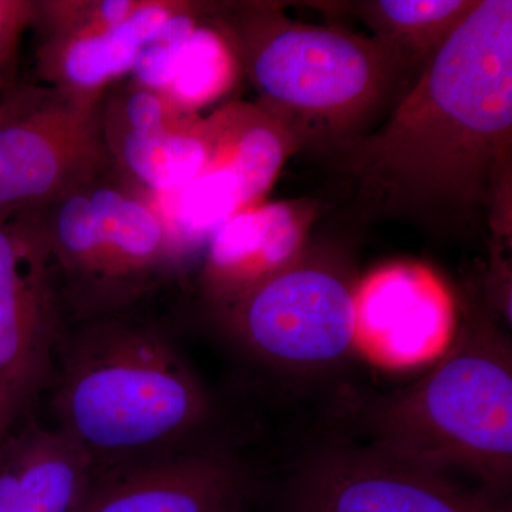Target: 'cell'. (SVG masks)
Masks as SVG:
<instances>
[{"instance_id":"cell-8","label":"cell","mask_w":512,"mask_h":512,"mask_svg":"<svg viewBox=\"0 0 512 512\" xmlns=\"http://www.w3.org/2000/svg\"><path fill=\"white\" fill-rule=\"evenodd\" d=\"M56 279L39 212L0 220V402L15 423L52 377L63 336Z\"/></svg>"},{"instance_id":"cell-12","label":"cell","mask_w":512,"mask_h":512,"mask_svg":"<svg viewBox=\"0 0 512 512\" xmlns=\"http://www.w3.org/2000/svg\"><path fill=\"white\" fill-rule=\"evenodd\" d=\"M311 211L295 202H256L221 225L207 242L205 281L222 305L299 258Z\"/></svg>"},{"instance_id":"cell-4","label":"cell","mask_w":512,"mask_h":512,"mask_svg":"<svg viewBox=\"0 0 512 512\" xmlns=\"http://www.w3.org/2000/svg\"><path fill=\"white\" fill-rule=\"evenodd\" d=\"M215 23L231 40L264 109L298 151L335 157L367 136L416 82L420 67L376 37L295 22L279 6H224Z\"/></svg>"},{"instance_id":"cell-19","label":"cell","mask_w":512,"mask_h":512,"mask_svg":"<svg viewBox=\"0 0 512 512\" xmlns=\"http://www.w3.org/2000/svg\"><path fill=\"white\" fill-rule=\"evenodd\" d=\"M15 424L16 423L12 420V417H10L9 413L6 412L5 406L0 402V441H2L3 437L6 436V433H8Z\"/></svg>"},{"instance_id":"cell-6","label":"cell","mask_w":512,"mask_h":512,"mask_svg":"<svg viewBox=\"0 0 512 512\" xmlns=\"http://www.w3.org/2000/svg\"><path fill=\"white\" fill-rule=\"evenodd\" d=\"M274 512H512V507L511 500L336 430L289 461Z\"/></svg>"},{"instance_id":"cell-20","label":"cell","mask_w":512,"mask_h":512,"mask_svg":"<svg viewBox=\"0 0 512 512\" xmlns=\"http://www.w3.org/2000/svg\"><path fill=\"white\" fill-rule=\"evenodd\" d=\"M3 69H0V92H2V86H3V83H2V72Z\"/></svg>"},{"instance_id":"cell-18","label":"cell","mask_w":512,"mask_h":512,"mask_svg":"<svg viewBox=\"0 0 512 512\" xmlns=\"http://www.w3.org/2000/svg\"><path fill=\"white\" fill-rule=\"evenodd\" d=\"M35 2L0 0V69L15 52L20 36L36 22Z\"/></svg>"},{"instance_id":"cell-1","label":"cell","mask_w":512,"mask_h":512,"mask_svg":"<svg viewBox=\"0 0 512 512\" xmlns=\"http://www.w3.org/2000/svg\"><path fill=\"white\" fill-rule=\"evenodd\" d=\"M512 2L476 8L367 136L330 158L359 220L476 237L507 214Z\"/></svg>"},{"instance_id":"cell-9","label":"cell","mask_w":512,"mask_h":512,"mask_svg":"<svg viewBox=\"0 0 512 512\" xmlns=\"http://www.w3.org/2000/svg\"><path fill=\"white\" fill-rule=\"evenodd\" d=\"M259 488L244 457L207 441L94 471L77 512H248Z\"/></svg>"},{"instance_id":"cell-5","label":"cell","mask_w":512,"mask_h":512,"mask_svg":"<svg viewBox=\"0 0 512 512\" xmlns=\"http://www.w3.org/2000/svg\"><path fill=\"white\" fill-rule=\"evenodd\" d=\"M227 309L239 349L291 382L336 372L356 349L355 289L328 265L298 258Z\"/></svg>"},{"instance_id":"cell-17","label":"cell","mask_w":512,"mask_h":512,"mask_svg":"<svg viewBox=\"0 0 512 512\" xmlns=\"http://www.w3.org/2000/svg\"><path fill=\"white\" fill-rule=\"evenodd\" d=\"M241 73L237 52L224 30L214 20L201 19L178 53L164 96L178 110L200 114L227 96Z\"/></svg>"},{"instance_id":"cell-2","label":"cell","mask_w":512,"mask_h":512,"mask_svg":"<svg viewBox=\"0 0 512 512\" xmlns=\"http://www.w3.org/2000/svg\"><path fill=\"white\" fill-rule=\"evenodd\" d=\"M49 387L56 429L94 471L211 441L214 400L156 326L84 320L63 333Z\"/></svg>"},{"instance_id":"cell-15","label":"cell","mask_w":512,"mask_h":512,"mask_svg":"<svg viewBox=\"0 0 512 512\" xmlns=\"http://www.w3.org/2000/svg\"><path fill=\"white\" fill-rule=\"evenodd\" d=\"M113 168L150 197L180 191L201 173L210 156L207 119L183 114L147 131L103 133Z\"/></svg>"},{"instance_id":"cell-7","label":"cell","mask_w":512,"mask_h":512,"mask_svg":"<svg viewBox=\"0 0 512 512\" xmlns=\"http://www.w3.org/2000/svg\"><path fill=\"white\" fill-rule=\"evenodd\" d=\"M101 103L47 84L0 99V220L45 210L113 168Z\"/></svg>"},{"instance_id":"cell-14","label":"cell","mask_w":512,"mask_h":512,"mask_svg":"<svg viewBox=\"0 0 512 512\" xmlns=\"http://www.w3.org/2000/svg\"><path fill=\"white\" fill-rule=\"evenodd\" d=\"M93 474L55 426L15 424L0 441V512H77Z\"/></svg>"},{"instance_id":"cell-3","label":"cell","mask_w":512,"mask_h":512,"mask_svg":"<svg viewBox=\"0 0 512 512\" xmlns=\"http://www.w3.org/2000/svg\"><path fill=\"white\" fill-rule=\"evenodd\" d=\"M338 431L511 500L512 350L494 320L467 309L427 375L392 393L343 397Z\"/></svg>"},{"instance_id":"cell-16","label":"cell","mask_w":512,"mask_h":512,"mask_svg":"<svg viewBox=\"0 0 512 512\" xmlns=\"http://www.w3.org/2000/svg\"><path fill=\"white\" fill-rule=\"evenodd\" d=\"M478 0H377L359 3L357 15L373 37L424 69Z\"/></svg>"},{"instance_id":"cell-10","label":"cell","mask_w":512,"mask_h":512,"mask_svg":"<svg viewBox=\"0 0 512 512\" xmlns=\"http://www.w3.org/2000/svg\"><path fill=\"white\" fill-rule=\"evenodd\" d=\"M356 349L386 367L440 357L453 340L451 293L427 266L400 262L376 269L355 288Z\"/></svg>"},{"instance_id":"cell-13","label":"cell","mask_w":512,"mask_h":512,"mask_svg":"<svg viewBox=\"0 0 512 512\" xmlns=\"http://www.w3.org/2000/svg\"><path fill=\"white\" fill-rule=\"evenodd\" d=\"M181 3L140 0L119 25L45 36L37 50L40 79L83 99L103 100L107 87L131 73L143 47L160 33Z\"/></svg>"},{"instance_id":"cell-11","label":"cell","mask_w":512,"mask_h":512,"mask_svg":"<svg viewBox=\"0 0 512 512\" xmlns=\"http://www.w3.org/2000/svg\"><path fill=\"white\" fill-rule=\"evenodd\" d=\"M109 171L89 184L100 228V271L89 319L114 315L180 256L156 204Z\"/></svg>"}]
</instances>
